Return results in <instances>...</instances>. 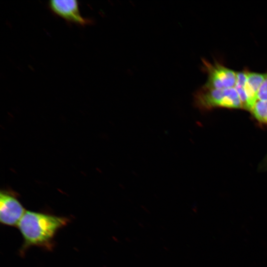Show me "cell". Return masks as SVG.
<instances>
[{
    "mask_svg": "<svg viewBox=\"0 0 267 267\" xmlns=\"http://www.w3.org/2000/svg\"><path fill=\"white\" fill-rule=\"evenodd\" d=\"M258 100L267 101V73L258 92Z\"/></svg>",
    "mask_w": 267,
    "mask_h": 267,
    "instance_id": "obj_9",
    "label": "cell"
},
{
    "mask_svg": "<svg viewBox=\"0 0 267 267\" xmlns=\"http://www.w3.org/2000/svg\"><path fill=\"white\" fill-rule=\"evenodd\" d=\"M204 68L208 75V80L203 86L207 88L226 89L234 88L237 80L236 72L215 63L202 60Z\"/></svg>",
    "mask_w": 267,
    "mask_h": 267,
    "instance_id": "obj_3",
    "label": "cell"
},
{
    "mask_svg": "<svg viewBox=\"0 0 267 267\" xmlns=\"http://www.w3.org/2000/svg\"><path fill=\"white\" fill-rule=\"evenodd\" d=\"M52 12L68 22L82 26L91 24L90 19L84 17L81 13L79 3L76 0H53L48 3Z\"/></svg>",
    "mask_w": 267,
    "mask_h": 267,
    "instance_id": "obj_4",
    "label": "cell"
},
{
    "mask_svg": "<svg viewBox=\"0 0 267 267\" xmlns=\"http://www.w3.org/2000/svg\"><path fill=\"white\" fill-rule=\"evenodd\" d=\"M247 71H246L236 72L237 80L234 88L242 102L243 109L248 110L247 98L245 91V85L247 80Z\"/></svg>",
    "mask_w": 267,
    "mask_h": 267,
    "instance_id": "obj_7",
    "label": "cell"
},
{
    "mask_svg": "<svg viewBox=\"0 0 267 267\" xmlns=\"http://www.w3.org/2000/svg\"><path fill=\"white\" fill-rule=\"evenodd\" d=\"M26 211L20 202L11 194H0V221L7 226L17 225Z\"/></svg>",
    "mask_w": 267,
    "mask_h": 267,
    "instance_id": "obj_5",
    "label": "cell"
},
{
    "mask_svg": "<svg viewBox=\"0 0 267 267\" xmlns=\"http://www.w3.org/2000/svg\"><path fill=\"white\" fill-rule=\"evenodd\" d=\"M251 111L258 121L267 124V101L258 100Z\"/></svg>",
    "mask_w": 267,
    "mask_h": 267,
    "instance_id": "obj_8",
    "label": "cell"
},
{
    "mask_svg": "<svg viewBox=\"0 0 267 267\" xmlns=\"http://www.w3.org/2000/svg\"><path fill=\"white\" fill-rule=\"evenodd\" d=\"M69 222L66 217L26 211L17 225L24 240L21 250L32 246L51 249L56 233Z\"/></svg>",
    "mask_w": 267,
    "mask_h": 267,
    "instance_id": "obj_1",
    "label": "cell"
},
{
    "mask_svg": "<svg viewBox=\"0 0 267 267\" xmlns=\"http://www.w3.org/2000/svg\"><path fill=\"white\" fill-rule=\"evenodd\" d=\"M194 104L201 110L218 107L243 109L242 102L234 88L215 89L203 87L194 94Z\"/></svg>",
    "mask_w": 267,
    "mask_h": 267,
    "instance_id": "obj_2",
    "label": "cell"
},
{
    "mask_svg": "<svg viewBox=\"0 0 267 267\" xmlns=\"http://www.w3.org/2000/svg\"><path fill=\"white\" fill-rule=\"evenodd\" d=\"M267 76V73L247 71L245 91L247 98L248 110L251 111L258 100L259 89Z\"/></svg>",
    "mask_w": 267,
    "mask_h": 267,
    "instance_id": "obj_6",
    "label": "cell"
}]
</instances>
